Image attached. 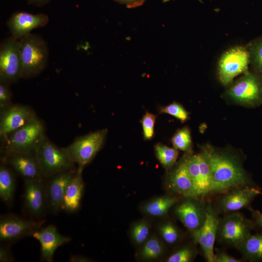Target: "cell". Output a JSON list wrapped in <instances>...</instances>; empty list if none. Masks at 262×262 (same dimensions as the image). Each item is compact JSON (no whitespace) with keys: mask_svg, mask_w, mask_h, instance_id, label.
Segmentation results:
<instances>
[{"mask_svg":"<svg viewBox=\"0 0 262 262\" xmlns=\"http://www.w3.org/2000/svg\"><path fill=\"white\" fill-rule=\"evenodd\" d=\"M249 64L248 48L238 46L228 49L222 54L218 62V76L221 83L227 85L236 76L247 72Z\"/></svg>","mask_w":262,"mask_h":262,"instance_id":"cell-9","label":"cell"},{"mask_svg":"<svg viewBox=\"0 0 262 262\" xmlns=\"http://www.w3.org/2000/svg\"><path fill=\"white\" fill-rule=\"evenodd\" d=\"M170 189L183 197L196 196L193 181L186 169L183 159L170 172L168 178Z\"/></svg>","mask_w":262,"mask_h":262,"instance_id":"cell-21","label":"cell"},{"mask_svg":"<svg viewBox=\"0 0 262 262\" xmlns=\"http://www.w3.org/2000/svg\"></svg>","mask_w":262,"mask_h":262,"instance_id":"cell-41","label":"cell"},{"mask_svg":"<svg viewBox=\"0 0 262 262\" xmlns=\"http://www.w3.org/2000/svg\"><path fill=\"white\" fill-rule=\"evenodd\" d=\"M149 232V225L146 222H140L132 228L131 236L137 245L144 243L147 240Z\"/></svg>","mask_w":262,"mask_h":262,"instance_id":"cell-32","label":"cell"},{"mask_svg":"<svg viewBox=\"0 0 262 262\" xmlns=\"http://www.w3.org/2000/svg\"><path fill=\"white\" fill-rule=\"evenodd\" d=\"M160 113H165L175 117L181 122L186 121L189 118V114L180 104L173 102L160 108Z\"/></svg>","mask_w":262,"mask_h":262,"instance_id":"cell-31","label":"cell"},{"mask_svg":"<svg viewBox=\"0 0 262 262\" xmlns=\"http://www.w3.org/2000/svg\"><path fill=\"white\" fill-rule=\"evenodd\" d=\"M219 213L216 207L209 203L206 219L201 227L192 232V237L200 246L208 262H213L214 245L217 236Z\"/></svg>","mask_w":262,"mask_h":262,"instance_id":"cell-12","label":"cell"},{"mask_svg":"<svg viewBox=\"0 0 262 262\" xmlns=\"http://www.w3.org/2000/svg\"><path fill=\"white\" fill-rule=\"evenodd\" d=\"M43 179L24 180L25 206L30 214L40 216L47 207Z\"/></svg>","mask_w":262,"mask_h":262,"instance_id":"cell-19","label":"cell"},{"mask_svg":"<svg viewBox=\"0 0 262 262\" xmlns=\"http://www.w3.org/2000/svg\"><path fill=\"white\" fill-rule=\"evenodd\" d=\"M35 155L44 179L75 168V164L65 148L56 146L47 137L37 149Z\"/></svg>","mask_w":262,"mask_h":262,"instance_id":"cell-5","label":"cell"},{"mask_svg":"<svg viewBox=\"0 0 262 262\" xmlns=\"http://www.w3.org/2000/svg\"><path fill=\"white\" fill-rule=\"evenodd\" d=\"M154 147L156 156L161 164L166 169L171 168L178 158V149L160 143L157 144Z\"/></svg>","mask_w":262,"mask_h":262,"instance_id":"cell-25","label":"cell"},{"mask_svg":"<svg viewBox=\"0 0 262 262\" xmlns=\"http://www.w3.org/2000/svg\"><path fill=\"white\" fill-rule=\"evenodd\" d=\"M240 259H236L223 251H218L214 253L213 262H241Z\"/></svg>","mask_w":262,"mask_h":262,"instance_id":"cell-35","label":"cell"},{"mask_svg":"<svg viewBox=\"0 0 262 262\" xmlns=\"http://www.w3.org/2000/svg\"><path fill=\"white\" fill-rule=\"evenodd\" d=\"M77 168H73L56 174L48 179L45 184L47 207L53 213L61 210L63 196L70 180Z\"/></svg>","mask_w":262,"mask_h":262,"instance_id":"cell-15","label":"cell"},{"mask_svg":"<svg viewBox=\"0 0 262 262\" xmlns=\"http://www.w3.org/2000/svg\"><path fill=\"white\" fill-rule=\"evenodd\" d=\"M16 178L13 172L5 164L0 166V197L6 204H11L14 199Z\"/></svg>","mask_w":262,"mask_h":262,"instance_id":"cell-23","label":"cell"},{"mask_svg":"<svg viewBox=\"0 0 262 262\" xmlns=\"http://www.w3.org/2000/svg\"><path fill=\"white\" fill-rule=\"evenodd\" d=\"M12 94L10 85L0 82V109L2 110L11 105Z\"/></svg>","mask_w":262,"mask_h":262,"instance_id":"cell-34","label":"cell"},{"mask_svg":"<svg viewBox=\"0 0 262 262\" xmlns=\"http://www.w3.org/2000/svg\"><path fill=\"white\" fill-rule=\"evenodd\" d=\"M2 160L24 180L44 179L41 173L35 154L3 153Z\"/></svg>","mask_w":262,"mask_h":262,"instance_id":"cell-18","label":"cell"},{"mask_svg":"<svg viewBox=\"0 0 262 262\" xmlns=\"http://www.w3.org/2000/svg\"><path fill=\"white\" fill-rule=\"evenodd\" d=\"M164 252V247L161 241L155 237L148 239L141 251V256L146 260H153L160 257Z\"/></svg>","mask_w":262,"mask_h":262,"instance_id":"cell-26","label":"cell"},{"mask_svg":"<svg viewBox=\"0 0 262 262\" xmlns=\"http://www.w3.org/2000/svg\"><path fill=\"white\" fill-rule=\"evenodd\" d=\"M82 168H77L76 173L66 188L61 210L67 213H75L80 207L84 189V182L82 178Z\"/></svg>","mask_w":262,"mask_h":262,"instance_id":"cell-20","label":"cell"},{"mask_svg":"<svg viewBox=\"0 0 262 262\" xmlns=\"http://www.w3.org/2000/svg\"><path fill=\"white\" fill-rule=\"evenodd\" d=\"M107 132L104 129L78 137L64 148L72 162L83 169L102 147Z\"/></svg>","mask_w":262,"mask_h":262,"instance_id":"cell-7","label":"cell"},{"mask_svg":"<svg viewBox=\"0 0 262 262\" xmlns=\"http://www.w3.org/2000/svg\"><path fill=\"white\" fill-rule=\"evenodd\" d=\"M249 210L250 211L252 220L255 226L262 228V213L258 210H255L251 208Z\"/></svg>","mask_w":262,"mask_h":262,"instance_id":"cell-37","label":"cell"},{"mask_svg":"<svg viewBox=\"0 0 262 262\" xmlns=\"http://www.w3.org/2000/svg\"><path fill=\"white\" fill-rule=\"evenodd\" d=\"M185 200L175 208V213L183 226L191 232L199 229L206 219L207 203L203 198L184 197Z\"/></svg>","mask_w":262,"mask_h":262,"instance_id":"cell-11","label":"cell"},{"mask_svg":"<svg viewBox=\"0 0 262 262\" xmlns=\"http://www.w3.org/2000/svg\"><path fill=\"white\" fill-rule=\"evenodd\" d=\"M179 201L176 196H164L156 198L147 203L143 211L147 214L156 217L165 215L170 208Z\"/></svg>","mask_w":262,"mask_h":262,"instance_id":"cell-24","label":"cell"},{"mask_svg":"<svg viewBox=\"0 0 262 262\" xmlns=\"http://www.w3.org/2000/svg\"><path fill=\"white\" fill-rule=\"evenodd\" d=\"M49 20L44 14H33L25 12H17L12 14L7 22L11 35L17 40L30 33L36 28L45 26Z\"/></svg>","mask_w":262,"mask_h":262,"instance_id":"cell-16","label":"cell"},{"mask_svg":"<svg viewBox=\"0 0 262 262\" xmlns=\"http://www.w3.org/2000/svg\"><path fill=\"white\" fill-rule=\"evenodd\" d=\"M216 207L219 213L225 214L249 209L254 198L262 192L259 187L243 185L232 188L223 193Z\"/></svg>","mask_w":262,"mask_h":262,"instance_id":"cell-10","label":"cell"},{"mask_svg":"<svg viewBox=\"0 0 262 262\" xmlns=\"http://www.w3.org/2000/svg\"><path fill=\"white\" fill-rule=\"evenodd\" d=\"M255 227L252 220L238 212L227 213L219 218L216 238L220 243L237 248Z\"/></svg>","mask_w":262,"mask_h":262,"instance_id":"cell-4","label":"cell"},{"mask_svg":"<svg viewBox=\"0 0 262 262\" xmlns=\"http://www.w3.org/2000/svg\"><path fill=\"white\" fill-rule=\"evenodd\" d=\"M44 222L26 219L12 214L3 215L0 220V240L10 242L30 236L32 233L40 228Z\"/></svg>","mask_w":262,"mask_h":262,"instance_id":"cell-13","label":"cell"},{"mask_svg":"<svg viewBox=\"0 0 262 262\" xmlns=\"http://www.w3.org/2000/svg\"><path fill=\"white\" fill-rule=\"evenodd\" d=\"M244 260L250 262L262 261V233L251 234L236 248Z\"/></svg>","mask_w":262,"mask_h":262,"instance_id":"cell-22","label":"cell"},{"mask_svg":"<svg viewBox=\"0 0 262 262\" xmlns=\"http://www.w3.org/2000/svg\"><path fill=\"white\" fill-rule=\"evenodd\" d=\"M46 138L45 125L36 116L1 140L2 151L3 153L35 154Z\"/></svg>","mask_w":262,"mask_h":262,"instance_id":"cell-2","label":"cell"},{"mask_svg":"<svg viewBox=\"0 0 262 262\" xmlns=\"http://www.w3.org/2000/svg\"><path fill=\"white\" fill-rule=\"evenodd\" d=\"M159 231L164 241L169 245L175 244L178 242L180 238L178 228L171 222H167L162 225Z\"/></svg>","mask_w":262,"mask_h":262,"instance_id":"cell-30","label":"cell"},{"mask_svg":"<svg viewBox=\"0 0 262 262\" xmlns=\"http://www.w3.org/2000/svg\"><path fill=\"white\" fill-rule=\"evenodd\" d=\"M19 41L10 35L0 45V82L10 85L22 78Z\"/></svg>","mask_w":262,"mask_h":262,"instance_id":"cell-8","label":"cell"},{"mask_svg":"<svg viewBox=\"0 0 262 262\" xmlns=\"http://www.w3.org/2000/svg\"><path fill=\"white\" fill-rule=\"evenodd\" d=\"M30 236L38 241L42 260L48 262L53 261L55 252L59 246L68 243L71 239L69 237L61 234L53 225L35 230Z\"/></svg>","mask_w":262,"mask_h":262,"instance_id":"cell-17","label":"cell"},{"mask_svg":"<svg viewBox=\"0 0 262 262\" xmlns=\"http://www.w3.org/2000/svg\"><path fill=\"white\" fill-rule=\"evenodd\" d=\"M14 260L13 257L9 248L2 246L0 247V262H10Z\"/></svg>","mask_w":262,"mask_h":262,"instance_id":"cell-36","label":"cell"},{"mask_svg":"<svg viewBox=\"0 0 262 262\" xmlns=\"http://www.w3.org/2000/svg\"><path fill=\"white\" fill-rule=\"evenodd\" d=\"M197 251L191 246H184L172 254L166 260L167 262H190L194 260Z\"/></svg>","mask_w":262,"mask_h":262,"instance_id":"cell-29","label":"cell"},{"mask_svg":"<svg viewBox=\"0 0 262 262\" xmlns=\"http://www.w3.org/2000/svg\"><path fill=\"white\" fill-rule=\"evenodd\" d=\"M157 116L148 112H146L141 120L145 140H150L154 134V125Z\"/></svg>","mask_w":262,"mask_h":262,"instance_id":"cell-33","label":"cell"},{"mask_svg":"<svg viewBox=\"0 0 262 262\" xmlns=\"http://www.w3.org/2000/svg\"><path fill=\"white\" fill-rule=\"evenodd\" d=\"M211 171L212 193H223L239 186H258L244 169L241 160L233 154L212 147H202Z\"/></svg>","mask_w":262,"mask_h":262,"instance_id":"cell-1","label":"cell"},{"mask_svg":"<svg viewBox=\"0 0 262 262\" xmlns=\"http://www.w3.org/2000/svg\"><path fill=\"white\" fill-rule=\"evenodd\" d=\"M69 261L71 262H87L88 259L83 256L76 255L70 256Z\"/></svg>","mask_w":262,"mask_h":262,"instance_id":"cell-39","label":"cell"},{"mask_svg":"<svg viewBox=\"0 0 262 262\" xmlns=\"http://www.w3.org/2000/svg\"><path fill=\"white\" fill-rule=\"evenodd\" d=\"M250 63L262 78V37L252 41L248 46Z\"/></svg>","mask_w":262,"mask_h":262,"instance_id":"cell-27","label":"cell"},{"mask_svg":"<svg viewBox=\"0 0 262 262\" xmlns=\"http://www.w3.org/2000/svg\"><path fill=\"white\" fill-rule=\"evenodd\" d=\"M226 95L237 104L248 107L259 106L262 104V78L247 71L232 84Z\"/></svg>","mask_w":262,"mask_h":262,"instance_id":"cell-6","label":"cell"},{"mask_svg":"<svg viewBox=\"0 0 262 262\" xmlns=\"http://www.w3.org/2000/svg\"><path fill=\"white\" fill-rule=\"evenodd\" d=\"M125 5L129 8H134L143 4L146 0H114Z\"/></svg>","mask_w":262,"mask_h":262,"instance_id":"cell-38","label":"cell"},{"mask_svg":"<svg viewBox=\"0 0 262 262\" xmlns=\"http://www.w3.org/2000/svg\"><path fill=\"white\" fill-rule=\"evenodd\" d=\"M174 147L184 151H190L192 147V140L188 128L184 127L179 130L172 138Z\"/></svg>","mask_w":262,"mask_h":262,"instance_id":"cell-28","label":"cell"},{"mask_svg":"<svg viewBox=\"0 0 262 262\" xmlns=\"http://www.w3.org/2000/svg\"><path fill=\"white\" fill-rule=\"evenodd\" d=\"M36 116L33 110L24 105L11 104L0 110V140L27 124Z\"/></svg>","mask_w":262,"mask_h":262,"instance_id":"cell-14","label":"cell"},{"mask_svg":"<svg viewBox=\"0 0 262 262\" xmlns=\"http://www.w3.org/2000/svg\"><path fill=\"white\" fill-rule=\"evenodd\" d=\"M28 2L36 6H43L47 4L50 0H27Z\"/></svg>","mask_w":262,"mask_h":262,"instance_id":"cell-40","label":"cell"},{"mask_svg":"<svg viewBox=\"0 0 262 262\" xmlns=\"http://www.w3.org/2000/svg\"><path fill=\"white\" fill-rule=\"evenodd\" d=\"M22 61V78L39 75L45 68L49 51L46 42L38 35L31 33L19 40Z\"/></svg>","mask_w":262,"mask_h":262,"instance_id":"cell-3","label":"cell"}]
</instances>
